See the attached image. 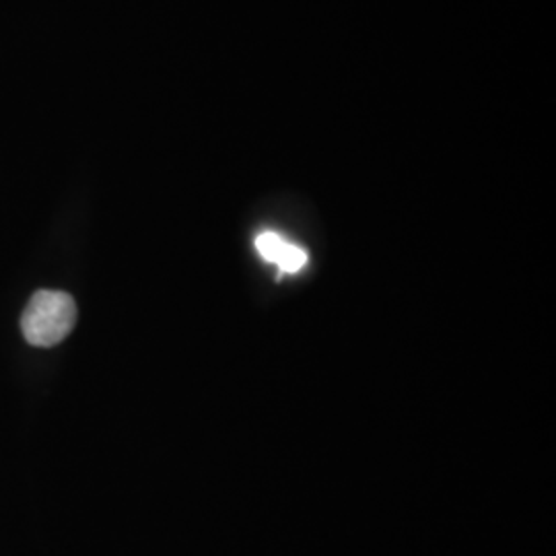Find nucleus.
I'll list each match as a JSON object with an SVG mask.
<instances>
[{"mask_svg":"<svg viewBox=\"0 0 556 556\" xmlns=\"http://www.w3.org/2000/svg\"><path fill=\"white\" fill-rule=\"evenodd\" d=\"M256 250L266 262L277 264L282 273H299L307 264V254L303 248L280 238L275 231H264L256 238Z\"/></svg>","mask_w":556,"mask_h":556,"instance_id":"f03ea898","label":"nucleus"},{"mask_svg":"<svg viewBox=\"0 0 556 556\" xmlns=\"http://www.w3.org/2000/svg\"><path fill=\"white\" fill-rule=\"evenodd\" d=\"M77 321L75 299L62 291H38L29 299L21 328L23 337L40 349H50L71 334Z\"/></svg>","mask_w":556,"mask_h":556,"instance_id":"f257e3e1","label":"nucleus"}]
</instances>
